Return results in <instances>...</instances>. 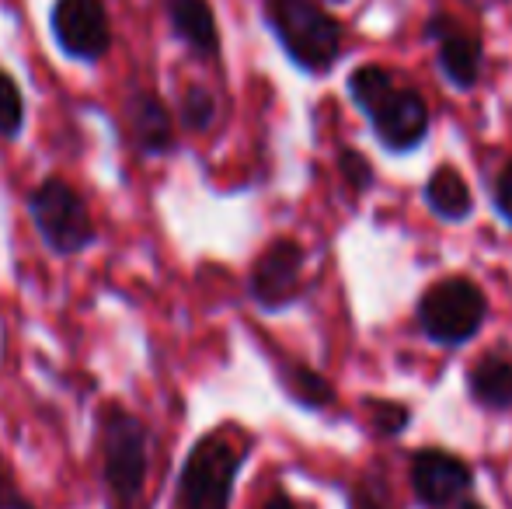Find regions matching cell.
I'll use <instances>...</instances> for the list:
<instances>
[{
  "mask_svg": "<svg viewBox=\"0 0 512 509\" xmlns=\"http://www.w3.org/2000/svg\"><path fill=\"white\" fill-rule=\"evenodd\" d=\"M14 509H32V506H28V503H18V506H14Z\"/></svg>",
  "mask_w": 512,
  "mask_h": 509,
  "instance_id": "cell-25",
  "label": "cell"
},
{
  "mask_svg": "<svg viewBox=\"0 0 512 509\" xmlns=\"http://www.w3.org/2000/svg\"><path fill=\"white\" fill-rule=\"evenodd\" d=\"M349 98L373 126L380 147L391 154H411L429 136V105L415 88L398 84V77L384 67H356L345 81Z\"/></svg>",
  "mask_w": 512,
  "mask_h": 509,
  "instance_id": "cell-1",
  "label": "cell"
},
{
  "mask_svg": "<svg viewBox=\"0 0 512 509\" xmlns=\"http://www.w3.org/2000/svg\"><path fill=\"white\" fill-rule=\"evenodd\" d=\"M492 203H495V213H499V217L512 227V161L499 171V178H495Z\"/></svg>",
  "mask_w": 512,
  "mask_h": 509,
  "instance_id": "cell-20",
  "label": "cell"
},
{
  "mask_svg": "<svg viewBox=\"0 0 512 509\" xmlns=\"http://www.w3.org/2000/svg\"><path fill=\"white\" fill-rule=\"evenodd\" d=\"M39 241L53 255L70 258L98 245V227L88 210V199L60 175H49L25 199Z\"/></svg>",
  "mask_w": 512,
  "mask_h": 509,
  "instance_id": "cell-4",
  "label": "cell"
},
{
  "mask_svg": "<svg viewBox=\"0 0 512 509\" xmlns=\"http://www.w3.org/2000/svg\"><path fill=\"white\" fill-rule=\"evenodd\" d=\"M366 408H370V419H373V426H377L380 433L394 436V433H401V429L408 426V408L398 405V401L373 398V401H366Z\"/></svg>",
  "mask_w": 512,
  "mask_h": 509,
  "instance_id": "cell-18",
  "label": "cell"
},
{
  "mask_svg": "<svg viewBox=\"0 0 512 509\" xmlns=\"http://www.w3.org/2000/svg\"><path fill=\"white\" fill-rule=\"evenodd\" d=\"M21 499L14 496V489H11V478H7V468H4V461H0V509H14Z\"/></svg>",
  "mask_w": 512,
  "mask_h": 509,
  "instance_id": "cell-21",
  "label": "cell"
},
{
  "mask_svg": "<svg viewBox=\"0 0 512 509\" xmlns=\"http://www.w3.org/2000/svg\"><path fill=\"white\" fill-rule=\"evenodd\" d=\"M460 509H485V506H478V503H464Z\"/></svg>",
  "mask_w": 512,
  "mask_h": 509,
  "instance_id": "cell-24",
  "label": "cell"
},
{
  "mask_svg": "<svg viewBox=\"0 0 512 509\" xmlns=\"http://www.w3.org/2000/svg\"><path fill=\"white\" fill-rule=\"evenodd\" d=\"M49 32L60 53L77 63H102L112 49L105 0H56L49 7Z\"/></svg>",
  "mask_w": 512,
  "mask_h": 509,
  "instance_id": "cell-7",
  "label": "cell"
},
{
  "mask_svg": "<svg viewBox=\"0 0 512 509\" xmlns=\"http://www.w3.org/2000/svg\"><path fill=\"white\" fill-rule=\"evenodd\" d=\"M338 171H342V178L349 182V189H356V192H366L373 185L370 164H366V157L356 154V150H342V154H338Z\"/></svg>",
  "mask_w": 512,
  "mask_h": 509,
  "instance_id": "cell-19",
  "label": "cell"
},
{
  "mask_svg": "<svg viewBox=\"0 0 512 509\" xmlns=\"http://www.w3.org/2000/svg\"><path fill=\"white\" fill-rule=\"evenodd\" d=\"M488 318V300L471 279H439L418 297L415 321L422 335L436 346H467Z\"/></svg>",
  "mask_w": 512,
  "mask_h": 509,
  "instance_id": "cell-6",
  "label": "cell"
},
{
  "mask_svg": "<svg viewBox=\"0 0 512 509\" xmlns=\"http://www.w3.org/2000/svg\"><path fill=\"white\" fill-rule=\"evenodd\" d=\"M279 381H283V391L304 408H324L335 401L331 384L321 374H314L310 367H304V363H290V360L279 363Z\"/></svg>",
  "mask_w": 512,
  "mask_h": 509,
  "instance_id": "cell-15",
  "label": "cell"
},
{
  "mask_svg": "<svg viewBox=\"0 0 512 509\" xmlns=\"http://www.w3.org/2000/svg\"><path fill=\"white\" fill-rule=\"evenodd\" d=\"M129 140L143 157H164L175 150V116L154 91H133L126 102Z\"/></svg>",
  "mask_w": 512,
  "mask_h": 509,
  "instance_id": "cell-11",
  "label": "cell"
},
{
  "mask_svg": "<svg viewBox=\"0 0 512 509\" xmlns=\"http://www.w3.org/2000/svg\"><path fill=\"white\" fill-rule=\"evenodd\" d=\"M422 196H425V206H429L439 220H446V224H460V220H467L474 213V196H471V189H467L464 175H460L453 164H439V168L432 171Z\"/></svg>",
  "mask_w": 512,
  "mask_h": 509,
  "instance_id": "cell-13",
  "label": "cell"
},
{
  "mask_svg": "<svg viewBox=\"0 0 512 509\" xmlns=\"http://www.w3.org/2000/svg\"><path fill=\"white\" fill-rule=\"evenodd\" d=\"M216 119V98L203 84H189L178 98V123L189 133H206Z\"/></svg>",
  "mask_w": 512,
  "mask_h": 509,
  "instance_id": "cell-16",
  "label": "cell"
},
{
  "mask_svg": "<svg viewBox=\"0 0 512 509\" xmlns=\"http://www.w3.org/2000/svg\"><path fill=\"white\" fill-rule=\"evenodd\" d=\"M467 391H471L474 405L488 408V412H509L512 408V360L509 356H485L471 367L467 374Z\"/></svg>",
  "mask_w": 512,
  "mask_h": 509,
  "instance_id": "cell-14",
  "label": "cell"
},
{
  "mask_svg": "<svg viewBox=\"0 0 512 509\" xmlns=\"http://www.w3.org/2000/svg\"><path fill=\"white\" fill-rule=\"evenodd\" d=\"M474 475L457 454L450 450H418L411 461V489L425 509H446L460 496H467Z\"/></svg>",
  "mask_w": 512,
  "mask_h": 509,
  "instance_id": "cell-10",
  "label": "cell"
},
{
  "mask_svg": "<svg viewBox=\"0 0 512 509\" xmlns=\"http://www.w3.org/2000/svg\"><path fill=\"white\" fill-rule=\"evenodd\" d=\"M467 4H499V0H467Z\"/></svg>",
  "mask_w": 512,
  "mask_h": 509,
  "instance_id": "cell-23",
  "label": "cell"
},
{
  "mask_svg": "<svg viewBox=\"0 0 512 509\" xmlns=\"http://www.w3.org/2000/svg\"><path fill=\"white\" fill-rule=\"evenodd\" d=\"M244 447L230 433H206L189 450L178 475L175 509H230Z\"/></svg>",
  "mask_w": 512,
  "mask_h": 509,
  "instance_id": "cell-5",
  "label": "cell"
},
{
  "mask_svg": "<svg viewBox=\"0 0 512 509\" xmlns=\"http://www.w3.org/2000/svg\"><path fill=\"white\" fill-rule=\"evenodd\" d=\"M425 39L436 46V63L446 84L457 91H471L481 77V63H485V46L474 32L460 28V21L446 18V14H432L425 25Z\"/></svg>",
  "mask_w": 512,
  "mask_h": 509,
  "instance_id": "cell-9",
  "label": "cell"
},
{
  "mask_svg": "<svg viewBox=\"0 0 512 509\" xmlns=\"http://www.w3.org/2000/svg\"><path fill=\"white\" fill-rule=\"evenodd\" d=\"M98 443H102V478L112 509H136L147 482V426L112 401L98 415Z\"/></svg>",
  "mask_w": 512,
  "mask_h": 509,
  "instance_id": "cell-3",
  "label": "cell"
},
{
  "mask_svg": "<svg viewBox=\"0 0 512 509\" xmlns=\"http://www.w3.org/2000/svg\"><path fill=\"white\" fill-rule=\"evenodd\" d=\"M171 35L199 60H213L220 53V28L209 0H168Z\"/></svg>",
  "mask_w": 512,
  "mask_h": 509,
  "instance_id": "cell-12",
  "label": "cell"
},
{
  "mask_svg": "<svg viewBox=\"0 0 512 509\" xmlns=\"http://www.w3.org/2000/svg\"><path fill=\"white\" fill-rule=\"evenodd\" d=\"M265 509H297V506H293L290 496H283V492H279V496H272L269 503H265Z\"/></svg>",
  "mask_w": 512,
  "mask_h": 509,
  "instance_id": "cell-22",
  "label": "cell"
},
{
  "mask_svg": "<svg viewBox=\"0 0 512 509\" xmlns=\"http://www.w3.org/2000/svg\"><path fill=\"white\" fill-rule=\"evenodd\" d=\"M265 25L304 74H328L342 56V25L314 0H265Z\"/></svg>",
  "mask_w": 512,
  "mask_h": 509,
  "instance_id": "cell-2",
  "label": "cell"
},
{
  "mask_svg": "<svg viewBox=\"0 0 512 509\" xmlns=\"http://www.w3.org/2000/svg\"><path fill=\"white\" fill-rule=\"evenodd\" d=\"M304 248L290 238H279L255 258L248 276V297L262 311H286L304 293Z\"/></svg>",
  "mask_w": 512,
  "mask_h": 509,
  "instance_id": "cell-8",
  "label": "cell"
},
{
  "mask_svg": "<svg viewBox=\"0 0 512 509\" xmlns=\"http://www.w3.org/2000/svg\"><path fill=\"white\" fill-rule=\"evenodd\" d=\"M25 133V95L7 70H0V136L18 140Z\"/></svg>",
  "mask_w": 512,
  "mask_h": 509,
  "instance_id": "cell-17",
  "label": "cell"
}]
</instances>
